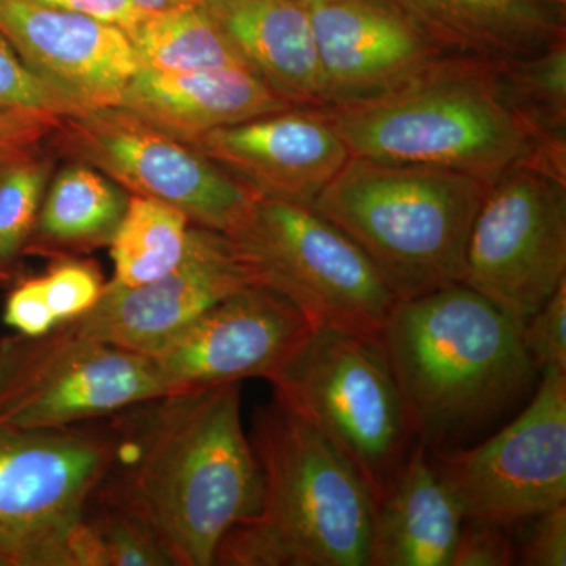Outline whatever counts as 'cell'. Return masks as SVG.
Segmentation results:
<instances>
[{
  "label": "cell",
  "mask_w": 566,
  "mask_h": 566,
  "mask_svg": "<svg viewBox=\"0 0 566 566\" xmlns=\"http://www.w3.org/2000/svg\"><path fill=\"white\" fill-rule=\"evenodd\" d=\"M99 488L151 528L172 566H212L260 512L263 475L241 420V382L169 392L107 417Z\"/></svg>",
  "instance_id": "cell-1"
},
{
  "label": "cell",
  "mask_w": 566,
  "mask_h": 566,
  "mask_svg": "<svg viewBox=\"0 0 566 566\" xmlns=\"http://www.w3.org/2000/svg\"><path fill=\"white\" fill-rule=\"evenodd\" d=\"M521 331L464 283L394 304L379 344L428 455L457 449L534 389L542 371Z\"/></svg>",
  "instance_id": "cell-2"
},
{
  "label": "cell",
  "mask_w": 566,
  "mask_h": 566,
  "mask_svg": "<svg viewBox=\"0 0 566 566\" xmlns=\"http://www.w3.org/2000/svg\"><path fill=\"white\" fill-rule=\"evenodd\" d=\"M352 156L455 170L493 185L538 164L494 59L449 54L374 98L322 107Z\"/></svg>",
  "instance_id": "cell-3"
},
{
  "label": "cell",
  "mask_w": 566,
  "mask_h": 566,
  "mask_svg": "<svg viewBox=\"0 0 566 566\" xmlns=\"http://www.w3.org/2000/svg\"><path fill=\"white\" fill-rule=\"evenodd\" d=\"M249 439L262 506L227 532L214 565L368 566L375 501L353 465L277 398L256 409Z\"/></svg>",
  "instance_id": "cell-4"
},
{
  "label": "cell",
  "mask_w": 566,
  "mask_h": 566,
  "mask_svg": "<svg viewBox=\"0 0 566 566\" xmlns=\"http://www.w3.org/2000/svg\"><path fill=\"white\" fill-rule=\"evenodd\" d=\"M485 181L352 156L311 205L359 245L397 300L463 282Z\"/></svg>",
  "instance_id": "cell-5"
},
{
  "label": "cell",
  "mask_w": 566,
  "mask_h": 566,
  "mask_svg": "<svg viewBox=\"0 0 566 566\" xmlns=\"http://www.w3.org/2000/svg\"><path fill=\"white\" fill-rule=\"evenodd\" d=\"M268 381L353 465L374 501L385 493L416 441L379 338L312 329Z\"/></svg>",
  "instance_id": "cell-6"
},
{
  "label": "cell",
  "mask_w": 566,
  "mask_h": 566,
  "mask_svg": "<svg viewBox=\"0 0 566 566\" xmlns=\"http://www.w3.org/2000/svg\"><path fill=\"white\" fill-rule=\"evenodd\" d=\"M226 234L256 285L290 301L312 329L379 338L397 296L359 245L311 205L259 199Z\"/></svg>",
  "instance_id": "cell-7"
},
{
  "label": "cell",
  "mask_w": 566,
  "mask_h": 566,
  "mask_svg": "<svg viewBox=\"0 0 566 566\" xmlns=\"http://www.w3.org/2000/svg\"><path fill=\"white\" fill-rule=\"evenodd\" d=\"M169 394L147 354L82 337L59 326L0 338V422L65 428L95 422Z\"/></svg>",
  "instance_id": "cell-8"
},
{
  "label": "cell",
  "mask_w": 566,
  "mask_h": 566,
  "mask_svg": "<svg viewBox=\"0 0 566 566\" xmlns=\"http://www.w3.org/2000/svg\"><path fill=\"white\" fill-rule=\"evenodd\" d=\"M55 147L132 196L172 205L192 226L229 233L259 200L191 145L159 132L122 106L66 115Z\"/></svg>",
  "instance_id": "cell-9"
},
{
  "label": "cell",
  "mask_w": 566,
  "mask_h": 566,
  "mask_svg": "<svg viewBox=\"0 0 566 566\" xmlns=\"http://www.w3.org/2000/svg\"><path fill=\"white\" fill-rule=\"evenodd\" d=\"M565 281L566 180L520 164L488 186L461 283L524 323Z\"/></svg>",
  "instance_id": "cell-10"
},
{
  "label": "cell",
  "mask_w": 566,
  "mask_h": 566,
  "mask_svg": "<svg viewBox=\"0 0 566 566\" xmlns=\"http://www.w3.org/2000/svg\"><path fill=\"white\" fill-rule=\"evenodd\" d=\"M430 457L464 517L515 527L566 504V371L543 368L524 411L482 444Z\"/></svg>",
  "instance_id": "cell-11"
},
{
  "label": "cell",
  "mask_w": 566,
  "mask_h": 566,
  "mask_svg": "<svg viewBox=\"0 0 566 566\" xmlns=\"http://www.w3.org/2000/svg\"><path fill=\"white\" fill-rule=\"evenodd\" d=\"M111 460L106 423L35 430L0 422V566H21L76 516Z\"/></svg>",
  "instance_id": "cell-12"
},
{
  "label": "cell",
  "mask_w": 566,
  "mask_h": 566,
  "mask_svg": "<svg viewBox=\"0 0 566 566\" xmlns=\"http://www.w3.org/2000/svg\"><path fill=\"white\" fill-rule=\"evenodd\" d=\"M252 285V271L226 233L191 226L185 255L169 274L137 286L107 282L87 314L61 326L151 356L211 305Z\"/></svg>",
  "instance_id": "cell-13"
},
{
  "label": "cell",
  "mask_w": 566,
  "mask_h": 566,
  "mask_svg": "<svg viewBox=\"0 0 566 566\" xmlns=\"http://www.w3.org/2000/svg\"><path fill=\"white\" fill-rule=\"evenodd\" d=\"M311 331L290 301L252 285L211 305L151 357L169 392L268 379Z\"/></svg>",
  "instance_id": "cell-14"
},
{
  "label": "cell",
  "mask_w": 566,
  "mask_h": 566,
  "mask_svg": "<svg viewBox=\"0 0 566 566\" xmlns=\"http://www.w3.org/2000/svg\"><path fill=\"white\" fill-rule=\"evenodd\" d=\"M0 35L74 114L118 106L139 71L123 29L35 0H0Z\"/></svg>",
  "instance_id": "cell-15"
},
{
  "label": "cell",
  "mask_w": 566,
  "mask_h": 566,
  "mask_svg": "<svg viewBox=\"0 0 566 566\" xmlns=\"http://www.w3.org/2000/svg\"><path fill=\"white\" fill-rule=\"evenodd\" d=\"M259 199L312 205L352 158L333 123L316 107H289L212 129L191 142Z\"/></svg>",
  "instance_id": "cell-16"
},
{
  "label": "cell",
  "mask_w": 566,
  "mask_h": 566,
  "mask_svg": "<svg viewBox=\"0 0 566 566\" xmlns=\"http://www.w3.org/2000/svg\"><path fill=\"white\" fill-rule=\"evenodd\" d=\"M305 6L327 106L374 98L449 54L390 0H311Z\"/></svg>",
  "instance_id": "cell-17"
},
{
  "label": "cell",
  "mask_w": 566,
  "mask_h": 566,
  "mask_svg": "<svg viewBox=\"0 0 566 566\" xmlns=\"http://www.w3.org/2000/svg\"><path fill=\"white\" fill-rule=\"evenodd\" d=\"M118 106L185 144L293 107L248 69L139 70Z\"/></svg>",
  "instance_id": "cell-18"
},
{
  "label": "cell",
  "mask_w": 566,
  "mask_h": 566,
  "mask_svg": "<svg viewBox=\"0 0 566 566\" xmlns=\"http://www.w3.org/2000/svg\"><path fill=\"white\" fill-rule=\"evenodd\" d=\"M249 69L296 107L327 106L314 29L303 0H200Z\"/></svg>",
  "instance_id": "cell-19"
},
{
  "label": "cell",
  "mask_w": 566,
  "mask_h": 566,
  "mask_svg": "<svg viewBox=\"0 0 566 566\" xmlns=\"http://www.w3.org/2000/svg\"><path fill=\"white\" fill-rule=\"evenodd\" d=\"M464 513L416 444L375 501L368 566H450Z\"/></svg>",
  "instance_id": "cell-20"
},
{
  "label": "cell",
  "mask_w": 566,
  "mask_h": 566,
  "mask_svg": "<svg viewBox=\"0 0 566 566\" xmlns=\"http://www.w3.org/2000/svg\"><path fill=\"white\" fill-rule=\"evenodd\" d=\"M447 52L524 59L566 40L565 21L534 0H390Z\"/></svg>",
  "instance_id": "cell-21"
},
{
  "label": "cell",
  "mask_w": 566,
  "mask_h": 566,
  "mask_svg": "<svg viewBox=\"0 0 566 566\" xmlns=\"http://www.w3.org/2000/svg\"><path fill=\"white\" fill-rule=\"evenodd\" d=\"M128 199L117 182L93 167H66L44 192L24 253L69 255L109 245Z\"/></svg>",
  "instance_id": "cell-22"
},
{
  "label": "cell",
  "mask_w": 566,
  "mask_h": 566,
  "mask_svg": "<svg viewBox=\"0 0 566 566\" xmlns=\"http://www.w3.org/2000/svg\"><path fill=\"white\" fill-rule=\"evenodd\" d=\"M128 36L139 70H251L200 3L150 13Z\"/></svg>",
  "instance_id": "cell-23"
},
{
  "label": "cell",
  "mask_w": 566,
  "mask_h": 566,
  "mask_svg": "<svg viewBox=\"0 0 566 566\" xmlns=\"http://www.w3.org/2000/svg\"><path fill=\"white\" fill-rule=\"evenodd\" d=\"M497 63L513 106L538 142L539 167L566 180V40Z\"/></svg>",
  "instance_id": "cell-24"
},
{
  "label": "cell",
  "mask_w": 566,
  "mask_h": 566,
  "mask_svg": "<svg viewBox=\"0 0 566 566\" xmlns=\"http://www.w3.org/2000/svg\"><path fill=\"white\" fill-rule=\"evenodd\" d=\"M191 221L178 208L148 197L129 196L109 251L111 282L137 286L169 274L185 255Z\"/></svg>",
  "instance_id": "cell-25"
},
{
  "label": "cell",
  "mask_w": 566,
  "mask_h": 566,
  "mask_svg": "<svg viewBox=\"0 0 566 566\" xmlns=\"http://www.w3.org/2000/svg\"><path fill=\"white\" fill-rule=\"evenodd\" d=\"M51 167L50 159L40 155L0 172V282L10 277L28 248Z\"/></svg>",
  "instance_id": "cell-26"
},
{
  "label": "cell",
  "mask_w": 566,
  "mask_h": 566,
  "mask_svg": "<svg viewBox=\"0 0 566 566\" xmlns=\"http://www.w3.org/2000/svg\"><path fill=\"white\" fill-rule=\"evenodd\" d=\"M85 512L102 535L109 566H172L151 528L99 485L85 502Z\"/></svg>",
  "instance_id": "cell-27"
},
{
  "label": "cell",
  "mask_w": 566,
  "mask_h": 566,
  "mask_svg": "<svg viewBox=\"0 0 566 566\" xmlns=\"http://www.w3.org/2000/svg\"><path fill=\"white\" fill-rule=\"evenodd\" d=\"M41 304L54 327L87 314L102 297L106 282L95 264L65 260L35 277Z\"/></svg>",
  "instance_id": "cell-28"
},
{
  "label": "cell",
  "mask_w": 566,
  "mask_h": 566,
  "mask_svg": "<svg viewBox=\"0 0 566 566\" xmlns=\"http://www.w3.org/2000/svg\"><path fill=\"white\" fill-rule=\"evenodd\" d=\"M0 106L73 115L70 104L32 73L0 35Z\"/></svg>",
  "instance_id": "cell-29"
},
{
  "label": "cell",
  "mask_w": 566,
  "mask_h": 566,
  "mask_svg": "<svg viewBox=\"0 0 566 566\" xmlns=\"http://www.w3.org/2000/svg\"><path fill=\"white\" fill-rule=\"evenodd\" d=\"M62 118L51 112L0 106V172L40 156L41 145L51 140Z\"/></svg>",
  "instance_id": "cell-30"
},
{
  "label": "cell",
  "mask_w": 566,
  "mask_h": 566,
  "mask_svg": "<svg viewBox=\"0 0 566 566\" xmlns=\"http://www.w3.org/2000/svg\"><path fill=\"white\" fill-rule=\"evenodd\" d=\"M521 335L539 371L546 367L566 371V281L523 323Z\"/></svg>",
  "instance_id": "cell-31"
},
{
  "label": "cell",
  "mask_w": 566,
  "mask_h": 566,
  "mask_svg": "<svg viewBox=\"0 0 566 566\" xmlns=\"http://www.w3.org/2000/svg\"><path fill=\"white\" fill-rule=\"evenodd\" d=\"M517 565L515 527L464 517L450 566Z\"/></svg>",
  "instance_id": "cell-32"
},
{
  "label": "cell",
  "mask_w": 566,
  "mask_h": 566,
  "mask_svg": "<svg viewBox=\"0 0 566 566\" xmlns=\"http://www.w3.org/2000/svg\"><path fill=\"white\" fill-rule=\"evenodd\" d=\"M517 565H566V504L515 526Z\"/></svg>",
  "instance_id": "cell-33"
},
{
  "label": "cell",
  "mask_w": 566,
  "mask_h": 566,
  "mask_svg": "<svg viewBox=\"0 0 566 566\" xmlns=\"http://www.w3.org/2000/svg\"><path fill=\"white\" fill-rule=\"evenodd\" d=\"M35 2L109 22L126 33L133 32L150 14V11L140 9L134 0H35Z\"/></svg>",
  "instance_id": "cell-34"
},
{
  "label": "cell",
  "mask_w": 566,
  "mask_h": 566,
  "mask_svg": "<svg viewBox=\"0 0 566 566\" xmlns=\"http://www.w3.org/2000/svg\"><path fill=\"white\" fill-rule=\"evenodd\" d=\"M140 9L156 13V11H164L177 9V7L196 6L200 0H134Z\"/></svg>",
  "instance_id": "cell-35"
},
{
  "label": "cell",
  "mask_w": 566,
  "mask_h": 566,
  "mask_svg": "<svg viewBox=\"0 0 566 566\" xmlns=\"http://www.w3.org/2000/svg\"><path fill=\"white\" fill-rule=\"evenodd\" d=\"M534 2L538 3L542 9L549 11L558 20L565 21L566 0H534Z\"/></svg>",
  "instance_id": "cell-36"
},
{
  "label": "cell",
  "mask_w": 566,
  "mask_h": 566,
  "mask_svg": "<svg viewBox=\"0 0 566 566\" xmlns=\"http://www.w3.org/2000/svg\"><path fill=\"white\" fill-rule=\"evenodd\" d=\"M303 2H311V0H303Z\"/></svg>",
  "instance_id": "cell-37"
}]
</instances>
